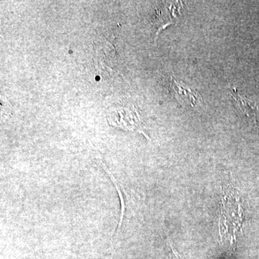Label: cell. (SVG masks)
I'll use <instances>...</instances> for the list:
<instances>
[{
    "label": "cell",
    "mask_w": 259,
    "mask_h": 259,
    "mask_svg": "<svg viewBox=\"0 0 259 259\" xmlns=\"http://www.w3.org/2000/svg\"><path fill=\"white\" fill-rule=\"evenodd\" d=\"M104 168H105V169L106 170V172L109 174V175H110V178H111V180L113 181L114 185H115L116 189H117V192H118L119 197H120V202H121V218H120V224H119V228L121 226V224H122V219H123L124 217V212H125V202H124L123 199V196H122V192H121L120 187H119L118 185H117V181L115 180V179L114 178V177L112 176L111 174L110 173V171L107 170V168L106 167L104 166Z\"/></svg>",
    "instance_id": "4"
},
{
    "label": "cell",
    "mask_w": 259,
    "mask_h": 259,
    "mask_svg": "<svg viewBox=\"0 0 259 259\" xmlns=\"http://www.w3.org/2000/svg\"><path fill=\"white\" fill-rule=\"evenodd\" d=\"M233 98H235L237 106L241 110L242 113H244L248 117H250V115L255 116L256 112H258V107L255 106L253 102L245 100L244 98H242L241 96H238V95H233Z\"/></svg>",
    "instance_id": "3"
},
{
    "label": "cell",
    "mask_w": 259,
    "mask_h": 259,
    "mask_svg": "<svg viewBox=\"0 0 259 259\" xmlns=\"http://www.w3.org/2000/svg\"><path fill=\"white\" fill-rule=\"evenodd\" d=\"M172 81L173 83H171V88L176 93L177 98L179 100H182L185 103L189 104L191 106H194L196 102L198 101L199 97L196 96L190 90L181 86L175 81V79H172Z\"/></svg>",
    "instance_id": "2"
},
{
    "label": "cell",
    "mask_w": 259,
    "mask_h": 259,
    "mask_svg": "<svg viewBox=\"0 0 259 259\" xmlns=\"http://www.w3.org/2000/svg\"><path fill=\"white\" fill-rule=\"evenodd\" d=\"M107 119L109 123L111 125L128 131L143 133L141 131V117L134 107H117L111 108L108 111Z\"/></svg>",
    "instance_id": "1"
}]
</instances>
